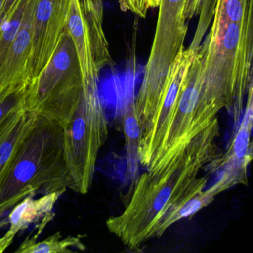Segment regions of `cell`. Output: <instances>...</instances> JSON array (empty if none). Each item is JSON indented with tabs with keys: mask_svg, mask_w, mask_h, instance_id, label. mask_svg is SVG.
<instances>
[{
	"mask_svg": "<svg viewBox=\"0 0 253 253\" xmlns=\"http://www.w3.org/2000/svg\"><path fill=\"white\" fill-rule=\"evenodd\" d=\"M82 94L79 61L66 29L51 61L30 85L31 108L63 127L76 110Z\"/></svg>",
	"mask_w": 253,
	"mask_h": 253,
	"instance_id": "277c9868",
	"label": "cell"
},
{
	"mask_svg": "<svg viewBox=\"0 0 253 253\" xmlns=\"http://www.w3.org/2000/svg\"><path fill=\"white\" fill-rule=\"evenodd\" d=\"M30 85L13 92L0 94V132L20 112L32 109L29 102Z\"/></svg>",
	"mask_w": 253,
	"mask_h": 253,
	"instance_id": "5bb4252c",
	"label": "cell"
},
{
	"mask_svg": "<svg viewBox=\"0 0 253 253\" xmlns=\"http://www.w3.org/2000/svg\"><path fill=\"white\" fill-rule=\"evenodd\" d=\"M40 235L35 233L32 237L28 236L21 245L16 250V253H73L72 249L79 251L85 250L82 242V235L69 236L63 238L62 232H57L46 239L38 242Z\"/></svg>",
	"mask_w": 253,
	"mask_h": 253,
	"instance_id": "7c38bea8",
	"label": "cell"
},
{
	"mask_svg": "<svg viewBox=\"0 0 253 253\" xmlns=\"http://www.w3.org/2000/svg\"><path fill=\"white\" fill-rule=\"evenodd\" d=\"M80 2L91 32L96 62L101 70L113 63L103 29V0H80Z\"/></svg>",
	"mask_w": 253,
	"mask_h": 253,
	"instance_id": "8fae6325",
	"label": "cell"
},
{
	"mask_svg": "<svg viewBox=\"0 0 253 253\" xmlns=\"http://www.w3.org/2000/svg\"><path fill=\"white\" fill-rule=\"evenodd\" d=\"M38 116L35 109H25L0 132V178L32 131Z\"/></svg>",
	"mask_w": 253,
	"mask_h": 253,
	"instance_id": "30bf717a",
	"label": "cell"
},
{
	"mask_svg": "<svg viewBox=\"0 0 253 253\" xmlns=\"http://www.w3.org/2000/svg\"><path fill=\"white\" fill-rule=\"evenodd\" d=\"M124 136H125L126 152L128 171L131 174H135L139 162V146H140V122L136 113L134 105L128 108L123 116Z\"/></svg>",
	"mask_w": 253,
	"mask_h": 253,
	"instance_id": "4fadbf2b",
	"label": "cell"
},
{
	"mask_svg": "<svg viewBox=\"0 0 253 253\" xmlns=\"http://www.w3.org/2000/svg\"><path fill=\"white\" fill-rule=\"evenodd\" d=\"M66 190L57 191L42 195L35 199V197H26L14 206L2 224V227L9 225L8 230L0 237V253H4L20 232L35 225L38 229H45L54 219V210L59 198Z\"/></svg>",
	"mask_w": 253,
	"mask_h": 253,
	"instance_id": "ba28073f",
	"label": "cell"
},
{
	"mask_svg": "<svg viewBox=\"0 0 253 253\" xmlns=\"http://www.w3.org/2000/svg\"><path fill=\"white\" fill-rule=\"evenodd\" d=\"M247 103L241 124L229 140L224 154L219 153L204 168L209 175L232 172L248 180V167L253 158L251 133L253 119V84L247 91Z\"/></svg>",
	"mask_w": 253,
	"mask_h": 253,
	"instance_id": "52a82bcc",
	"label": "cell"
},
{
	"mask_svg": "<svg viewBox=\"0 0 253 253\" xmlns=\"http://www.w3.org/2000/svg\"><path fill=\"white\" fill-rule=\"evenodd\" d=\"M63 129L70 189L85 195L91 189L97 158L109 135L107 117L99 91L83 90L79 105Z\"/></svg>",
	"mask_w": 253,
	"mask_h": 253,
	"instance_id": "3957f363",
	"label": "cell"
},
{
	"mask_svg": "<svg viewBox=\"0 0 253 253\" xmlns=\"http://www.w3.org/2000/svg\"><path fill=\"white\" fill-rule=\"evenodd\" d=\"M159 3L160 0H119L122 11H131L143 18L146 17L149 9L157 8Z\"/></svg>",
	"mask_w": 253,
	"mask_h": 253,
	"instance_id": "e0dca14e",
	"label": "cell"
},
{
	"mask_svg": "<svg viewBox=\"0 0 253 253\" xmlns=\"http://www.w3.org/2000/svg\"><path fill=\"white\" fill-rule=\"evenodd\" d=\"M220 134L218 118L195 136L155 175L140 176L129 202L106 227L131 250L161 237L180 220V211L190 200L205 189L210 176L199 174L218 155L215 140Z\"/></svg>",
	"mask_w": 253,
	"mask_h": 253,
	"instance_id": "6da1fadb",
	"label": "cell"
},
{
	"mask_svg": "<svg viewBox=\"0 0 253 253\" xmlns=\"http://www.w3.org/2000/svg\"><path fill=\"white\" fill-rule=\"evenodd\" d=\"M27 1L19 0L14 13L0 25V70L18 32Z\"/></svg>",
	"mask_w": 253,
	"mask_h": 253,
	"instance_id": "9a60e30c",
	"label": "cell"
},
{
	"mask_svg": "<svg viewBox=\"0 0 253 253\" xmlns=\"http://www.w3.org/2000/svg\"><path fill=\"white\" fill-rule=\"evenodd\" d=\"M36 0H28L18 32L0 70V94L27 88L32 72V17Z\"/></svg>",
	"mask_w": 253,
	"mask_h": 253,
	"instance_id": "8992f818",
	"label": "cell"
},
{
	"mask_svg": "<svg viewBox=\"0 0 253 253\" xmlns=\"http://www.w3.org/2000/svg\"><path fill=\"white\" fill-rule=\"evenodd\" d=\"M186 0H160L158 23L151 52L174 60L183 49L187 32Z\"/></svg>",
	"mask_w": 253,
	"mask_h": 253,
	"instance_id": "9c48e42d",
	"label": "cell"
},
{
	"mask_svg": "<svg viewBox=\"0 0 253 253\" xmlns=\"http://www.w3.org/2000/svg\"><path fill=\"white\" fill-rule=\"evenodd\" d=\"M216 8L229 21L244 23L253 20V0H217Z\"/></svg>",
	"mask_w": 253,
	"mask_h": 253,
	"instance_id": "2e32d148",
	"label": "cell"
},
{
	"mask_svg": "<svg viewBox=\"0 0 253 253\" xmlns=\"http://www.w3.org/2000/svg\"><path fill=\"white\" fill-rule=\"evenodd\" d=\"M71 185L63 126L39 115L0 178V228L14 206L26 197L66 191Z\"/></svg>",
	"mask_w": 253,
	"mask_h": 253,
	"instance_id": "7a4b0ae2",
	"label": "cell"
},
{
	"mask_svg": "<svg viewBox=\"0 0 253 253\" xmlns=\"http://www.w3.org/2000/svg\"><path fill=\"white\" fill-rule=\"evenodd\" d=\"M69 0H36L32 17L33 82L58 48L67 25Z\"/></svg>",
	"mask_w": 253,
	"mask_h": 253,
	"instance_id": "5b68a950",
	"label": "cell"
}]
</instances>
